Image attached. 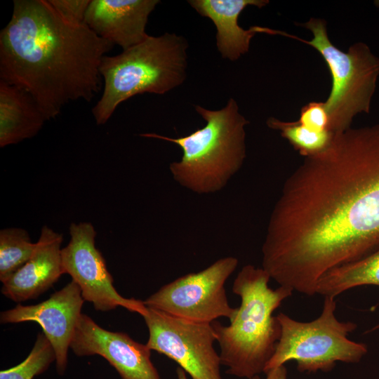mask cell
<instances>
[{"label":"cell","instance_id":"obj_14","mask_svg":"<svg viewBox=\"0 0 379 379\" xmlns=\"http://www.w3.org/2000/svg\"><path fill=\"white\" fill-rule=\"evenodd\" d=\"M62 242V234L43 226L32 255L2 282L1 293L16 302H21L35 299L51 288L65 274Z\"/></svg>","mask_w":379,"mask_h":379},{"label":"cell","instance_id":"obj_9","mask_svg":"<svg viewBox=\"0 0 379 379\" xmlns=\"http://www.w3.org/2000/svg\"><path fill=\"white\" fill-rule=\"evenodd\" d=\"M142 317L149 332L146 345L150 350L175 361L192 379H222L211 324L175 317L150 307Z\"/></svg>","mask_w":379,"mask_h":379},{"label":"cell","instance_id":"obj_4","mask_svg":"<svg viewBox=\"0 0 379 379\" xmlns=\"http://www.w3.org/2000/svg\"><path fill=\"white\" fill-rule=\"evenodd\" d=\"M195 109L206 124L187 135L169 138L154 133L140 135L178 145L182 158L169 166L175 180L198 194L213 193L222 190L241 168L246 155L245 127L249 121L239 112L233 98L220 109L200 105Z\"/></svg>","mask_w":379,"mask_h":379},{"label":"cell","instance_id":"obj_8","mask_svg":"<svg viewBox=\"0 0 379 379\" xmlns=\"http://www.w3.org/2000/svg\"><path fill=\"white\" fill-rule=\"evenodd\" d=\"M238 265L237 258H220L203 270L183 275L161 286L144 304L171 316L211 324L220 317L230 321L237 307L230 305L225 284Z\"/></svg>","mask_w":379,"mask_h":379},{"label":"cell","instance_id":"obj_1","mask_svg":"<svg viewBox=\"0 0 379 379\" xmlns=\"http://www.w3.org/2000/svg\"><path fill=\"white\" fill-rule=\"evenodd\" d=\"M379 248V122L336 133L284 184L262 246V267L308 296L327 272Z\"/></svg>","mask_w":379,"mask_h":379},{"label":"cell","instance_id":"obj_23","mask_svg":"<svg viewBox=\"0 0 379 379\" xmlns=\"http://www.w3.org/2000/svg\"><path fill=\"white\" fill-rule=\"evenodd\" d=\"M264 379H288L287 369L285 365L271 368L264 373ZM249 379H262L259 375L253 376Z\"/></svg>","mask_w":379,"mask_h":379},{"label":"cell","instance_id":"obj_20","mask_svg":"<svg viewBox=\"0 0 379 379\" xmlns=\"http://www.w3.org/2000/svg\"><path fill=\"white\" fill-rule=\"evenodd\" d=\"M56 360L55 351L48 338L39 333L27 358L20 364L0 371V379H32L48 369Z\"/></svg>","mask_w":379,"mask_h":379},{"label":"cell","instance_id":"obj_21","mask_svg":"<svg viewBox=\"0 0 379 379\" xmlns=\"http://www.w3.org/2000/svg\"><path fill=\"white\" fill-rule=\"evenodd\" d=\"M297 121L314 131H330L329 119L324 102H310L303 106Z\"/></svg>","mask_w":379,"mask_h":379},{"label":"cell","instance_id":"obj_5","mask_svg":"<svg viewBox=\"0 0 379 379\" xmlns=\"http://www.w3.org/2000/svg\"><path fill=\"white\" fill-rule=\"evenodd\" d=\"M188 43L182 36H148L116 55L103 57L100 73L104 88L92 108L98 125L105 124L117 107L145 93L164 94L186 79Z\"/></svg>","mask_w":379,"mask_h":379},{"label":"cell","instance_id":"obj_11","mask_svg":"<svg viewBox=\"0 0 379 379\" xmlns=\"http://www.w3.org/2000/svg\"><path fill=\"white\" fill-rule=\"evenodd\" d=\"M84 302L79 286L72 280L48 299L32 305L18 304L0 314L1 324L34 321L50 341L56 356V369L62 375L67 368V352Z\"/></svg>","mask_w":379,"mask_h":379},{"label":"cell","instance_id":"obj_18","mask_svg":"<svg viewBox=\"0 0 379 379\" xmlns=\"http://www.w3.org/2000/svg\"><path fill=\"white\" fill-rule=\"evenodd\" d=\"M36 246L28 232L22 228L11 227L0 231V281H4L23 266Z\"/></svg>","mask_w":379,"mask_h":379},{"label":"cell","instance_id":"obj_6","mask_svg":"<svg viewBox=\"0 0 379 379\" xmlns=\"http://www.w3.org/2000/svg\"><path fill=\"white\" fill-rule=\"evenodd\" d=\"M301 26L312 32L311 40L282 31L281 35L312 46L323 57L332 78L330 94L324 102L329 130L343 132L351 127L357 114L371 110L379 77V58L364 42L352 44L347 52L340 51L329 40L324 20L310 18Z\"/></svg>","mask_w":379,"mask_h":379},{"label":"cell","instance_id":"obj_17","mask_svg":"<svg viewBox=\"0 0 379 379\" xmlns=\"http://www.w3.org/2000/svg\"><path fill=\"white\" fill-rule=\"evenodd\" d=\"M366 285L379 286V248L365 258L327 272L317 283V293L335 298L347 290ZM378 328L379 325L373 329Z\"/></svg>","mask_w":379,"mask_h":379},{"label":"cell","instance_id":"obj_13","mask_svg":"<svg viewBox=\"0 0 379 379\" xmlns=\"http://www.w3.org/2000/svg\"><path fill=\"white\" fill-rule=\"evenodd\" d=\"M158 0H91L84 24L98 36L126 50L144 41Z\"/></svg>","mask_w":379,"mask_h":379},{"label":"cell","instance_id":"obj_19","mask_svg":"<svg viewBox=\"0 0 379 379\" xmlns=\"http://www.w3.org/2000/svg\"><path fill=\"white\" fill-rule=\"evenodd\" d=\"M267 125L270 128L279 131L281 135L305 157L325 150L335 135L330 131H312L297 121H284L274 117L269 118Z\"/></svg>","mask_w":379,"mask_h":379},{"label":"cell","instance_id":"obj_15","mask_svg":"<svg viewBox=\"0 0 379 379\" xmlns=\"http://www.w3.org/2000/svg\"><path fill=\"white\" fill-rule=\"evenodd\" d=\"M189 4L201 16L209 18L216 28V46L224 59L235 61L246 54L251 39L257 33L277 34V30L260 26L244 29L238 18L246 7L259 8L268 0H190Z\"/></svg>","mask_w":379,"mask_h":379},{"label":"cell","instance_id":"obj_2","mask_svg":"<svg viewBox=\"0 0 379 379\" xmlns=\"http://www.w3.org/2000/svg\"><path fill=\"white\" fill-rule=\"evenodd\" d=\"M114 45L67 21L48 0H15L0 32V80L26 91L47 120L101 88L100 66Z\"/></svg>","mask_w":379,"mask_h":379},{"label":"cell","instance_id":"obj_3","mask_svg":"<svg viewBox=\"0 0 379 379\" xmlns=\"http://www.w3.org/2000/svg\"><path fill=\"white\" fill-rule=\"evenodd\" d=\"M270 279L262 267L244 266L232 285L241 299L234 317L228 326L211 323L227 374L247 379L260 375L274 353L281 326L273 313L293 291L281 286L271 288Z\"/></svg>","mask_w":379,"mask_h":379},{"label":"cell","instance_id":"obj_10","mask_svg":"<svg viewBox=\"0 0 379 379\" xmlns=\"http://www.w3.org/2000/svg\"><path fill=\"white\" fill-rule=\"evenodd\" d=\"M70 239L62 248L65 274H68L80 288L84 300L98 311L107 312L121 306L142 317L147 311L143 301L121 295L114 286V279L105 260L96 248V232L90 222H72Z\"/></svg>","mask_w":379,"mask_h":379},{"label":"cell","instance_id":"obj_7","mask_svg":"<svg viewBox=\"0 0 379 379\" xmlns=\"http://www.w3.org/2000/svg\"><path fill=\"white\" fill-rule=\"evenodd\" d=\"M335 309V298L325 296L321 314L311 321H298L279 312L277 318L280 338L264 373L290 361L296 362L300 372L309 373L330 371L338 361H360L367 353V346L348 338L357 325L339 321Z\"/></svg>","mask_w":379,"mask_h":379},{"label":"cell","instance_id":"obj_12","mask_svg":"<svg viewBox=\"0 0 379 379\" xmlns=\"http://www.w3.org/2000/svg\"><path fill=\"white\" fill-rule=\"evenodd\" d=\"M69 347L77 356L102 357L122 379H161L146 344L126 333L102 328L85 314L79 319Z\"/></svg>","mask_w":379,"mask_h":379},{"label":"cell","instance_id":"obj_16","mask_svg":"<svg viewBox=\"0 0 379 379\" xmlns=\"http://www.w3.org/2000/svg\"><path fill=\"white\" fill-rule=\"evenodd\" d=\"M48 121L26 91L0 80V147L36 135Z\"/></svg>","mask_w":379,"mask_h":379},{"label":"cell","instance_id":"obj_22","mask_svg":"<svg viewBox=\"0 0 379 379\" xmlns=\"http://www.w3.org/2000/svg\"><path fill=\"white\" fill-rule=\"evenodd\" d=\"M55 10L68 22L84 24L91 0H48Z\"/></svg>","mask_w":379,"mask_h":379},{"label":"cell","instance_id":"obj_24","mask_svg":"<svg viewBox=\"0 0 379 379\" xmlns=\"http://www.w3.org/2000/svg\"><path fill=\"white\" fill-rule=\"evenodd\" d=\"M177 379H188L186 372L180 366L176 368Z\"/></svg>","mask_w":379,"mask_h":379}]
</instances>
